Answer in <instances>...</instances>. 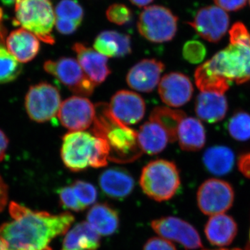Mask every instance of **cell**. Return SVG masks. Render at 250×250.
<instances>
[{
  "label": "cell",
  "mask_w": 250,
  "mask_h": 250,
  "mask_svg": "<svg viewBox=\"0 0 250 250\" xmlns=\"http://www.w3.org/2000/svg\"><path fill=\"white\" fill-rule=\"evenodd\" d=\"M11 220L0 226V238L12 250H52L54 238L66 233L75 222L70 212L52 214L12 202Z\"/></svg>",
  "instance_id": "obj_1"
},
{
  "label": "cell",
  "mask_w": 250,
  "mask_h": 250,
  "mask_svg": "<svg viewBox=\"0 0 250 250\" xmlns=\"http://www.w3.org/2000/svg\"><path fill=\"white\" fill-rule=\"evenodd\" d=\"M250 80V31L229 36V44L197 67L195 81L201 92L225 94L231 83Z\"/></svg>",
  "instance_id": "obj_2"
},
{
  "label": "cell",
  "mask_w": 250,
  "mask_h": 250,
  "mask_svg": "<svg viewBox=\"0 0 250 250\" xmlns=\"http://www.w3.org/2000/svg\"><path fill=\"white\" fill-rule=\"evenodd\" d=\"M92 134L103 139L108 149V161L125 164L139 159L143 154L138 132L114 116L108 104L95 105Z\"/></svg>",
  "instance_id": "obj_3"
},
{
  "label": "cell",
  "mask_w": 250,
  "mask_h": 250,
  "mask_svg": "<svg viewBox=\"0 0 250 250\" xmlns=\"http://www.w3.org/2000/svg\"><path fill=\"white\" fill-rule=\"evenodd\" d=\"M108 154L105 141L88 131H71L62 138L61 156L64 165L72 172L105 167Z\"/></svg>",
  "instance_id": "obj_4"
},
{
  "label": "cell",
  "mask_w": 250,
  "mask_h": 250,
  "mask_svg": "<svg viewBox=\"0 0 250 250\" xmlns=\"http://www.w3.org/2000/svg\"><path fill=\"white\" fill-rule=\"evenodd\" d=\"M139 183L143 192L149 198L156 202L167 201L178 191L180 174L174 162L157 159L143 167Z\"/></svg>",
  "instance_id": "obj_5"
},
{
  "label": "cell",
  "mask_w": 250,
  "mask_h": 250,
  "mask_svg": "<svg viewBox=\"0 0 250 250\" xmlns=\"http://www.w3.org/2000/svg\"><path fill=\"white\" fill-rule=\"evenodd\" d=\"M55 21V11L49 0H18L15 4L14 24L50 45L55 42L52 36Z\"/></svg>",
  "instance_id": "obj_6"
},
{
  "label": "cell",
  "mask_w": 250,
  "mask_h": 250,
  "mask_svg": "<svg viewBox=\"0 0 250 250\" xmlns=\"http://www.w3.org/2000/svg\"><path fill=\"white\" fill-rule=\"evenodd\" d=\"M178 18L160 5L145 8L140 14L137 28L141 36L155 43L172 41L177 34Z\"/></svg>",
  "instance_id": "obj_7"
},
{
  "label": "cell",
  "mask_w": 250,
  "mask_h": 250,
  "mask_svg": "<svg viewBox=\"0 0 250 250\" xmlns=\"http://www.w3.org/2000/svg\"><path fill=\"white\" fill-rule=\"evenodd\" d=\"M61 105L62 99L59 90L47 82L32 85L26 95V111L29 118L36 123L55 119Z\"/></svg>",
  "instance_id": "obj_8"
},
{
  "label": "cell",
  "mask_w": 250,
  "mask_h": 250,
  "mask_svg": "<svg viewBox=\"0 0 250 250\" xmlns=\"http://www.w3.org/2000/svg\"><path fill=\"white\" fill-rule=\"evenodd\" d=\"M44 69L78 96H90L96 86L75 59L61 57L47 61Z\"/></svg>",
  "instance_id": "obj_9"
},
{
  "label": "cell",
  "mask_w": 250,
  "mask_h": 250,
  "mask_svg": "<svg viewBox=\"0 0 250 250\" xmlns=\"http://www.w3.org/2000/svg\"><path fill=\"white\" fill-rule=\"evenodd\" d=\"M197 201L200 210L205 215L222 214L232 207L234 191L225 181L207 179L199 188Z\"/></svg>",
  "instance_id": "obj_10"
},
{
  "label": "cell",
  "mask_w": 250,
  "mask_h": 250,
  "mask_svg": "<svg viewBox=\"0 0 250 250\" xmlns=\"http://www.w3.org/2000/svg\"><path fill=\"white\" fill-rule=\"evenodd\" d=\"M151 228L161 238L177 242L186 250H197L202 247L201 238L196 229L182 219L162 217L152 220Z\"/></svg>",
  "instance_id": "obj_11"
},
{
  "label": "cell",
  "mask_w": 250,
  "mask_h": 250,
  "mask_svg": "<svg viewBox=\"0 0 250 250\" xmlns=\"http://www.w3.org/2000/svg\"><path fill=\"white\" fill-rule=\"evenodd\" d=\"M230 18L228 13L218 6L199 9L193 20L188 22L199 36L210 42H218L227 34Z\"/></svg>",
  "instance_id": "obj_12"
},
{
  "label": "cell",
  "mask_w": 250,
  "mask_h": 250,
  "mask_svg": "<svg viewBox=\"0 0 250 250\" xmlns=\"http://www.w3.org/2000/svg\"><path fill=\"white\" fill-rule=\"evenodd\" d=\"M95 117V105L82 96H72L64 100L58 113L61 124L71 131L88 129L93 124Z\"/></svg>",
  "instance_id": "obj_13"
},
{
  "label": "cell",
  "mask_w": 250,
  "mask_h": 250,
  "mask_svg": "<svg viewBox=\"0 0 250 250\" xmlns=\"http://www.w3.org/2000/svg\"><path fill=\"white\" fill-rule=\"evenodd\" d=\"M159 96L170 107H180L191 100L193 86L191 81L181 72H170L162 77L159 84Z\"/></svg>",
  "instance_id": "obj_14"
},
{
  "label": "cell",
  "mask_w": 250,
  "mask_h": 250,
  "mask_svg": "<svg viewBox=\"0 0 250 250\" xmlns=\"http://www.w3.org/2000/svg\"><path fill=\"white\" fill-rule=\"evenodd\" d=\"M108 106L114 116L127 126L139 123L146 113V103L142 97L130 90L117 92Z\"/></svg>",
  "instance_id": "obj_15"
},
{
  "label": "cell",
  "mask_w": 250,
  "mask_h": 250,
  "mask_svg": "<svg viewBox=\"0 0 250 250\" xmlns=\"http://www.w3.org/2000/svg\"><path fill=\"white\" fill-rule=\"evenodd\" d=\"M165 65L154 59H146L135 64L126 75L127 84L132 89L150 93L159 83Z\"/></svg>",
  "instance_id": "obj_16"
},
{
  "label": "cell",
  "mask_w": 250,
  "mask_h": 250,
  "mask_svg": "<svg viewBox=\"0 0 250 250\" xmlns=\"http://www.w3.org/2000/svg\"><path fill=\"white\" fill-rule=\"evenodd\" d=\"M72 50L76 54L83 71L95 85L101 84L111 73L108 65V58L95 49L82 42H75Z\"/></svg>",
  "instance_id": "obj_17"
},
{
  "label": "cell",
  "mask_w": 250,
  "mask_h": 250,
  "mask_svg": "<svg viewBox=\"0 0 250 250\" xmlns=\"http://www.w3.org/2000/svg\"><path fill=\"white\" fill-rule=\"evenodd\" d=\"M99 185L106 196L113 200H123L134 190L135 182L127 170L112 167L100 174Z\"/></svg>",
  "instance_id": "obj_18"
},
{
  "label": "cell",
  "mask_w": 250,
  "mask_h": 250,
  "mask_svg": "<svg viewBox=\"0 0 250 250\" xmlns=\"http://www.w3.org/2000/svg\"><path fill=\"white\" fill-rule=\"evenodd\" d=\"M5 44L10 53L20 62L33 60L40 50V40L30 31L21 28L6 37Z\"/></svg>",
  "instance_id": "obj_19"
},
{
  "label": "cell",
  "mask_w": 250,
  "mask_h": 250,
  "mask_svg": "<svg viewBox=\"0 0 250 250\" xmlns=\"http://www.w3.org/2000/svg\"><path fill=\"white\" fill-rule=\"evenodd\" d=\"M195 110L199 119L208 123H218L228 113V100L225 94L201 92L197 97Z\"/></svg>",
  "instance_id": "obj_20"
},
{
  "label": "cell",
  "mask_w": 250,
  "mask_h": 250,
  "mask_svg": "<svg viewBox=\"0 0 250 250\" xmlns=\"http://www.w3.org/2000/svg\"><path fill=\"white\" fill-rule=\"evenodd\" d=\"M87 223L100 236L114 234L120 228V215L118 210L107 203L93 205L86 215Z\"/></svg>",
  "instance_id": "obj_21"
},
{
  "label": "cell",
  "mask_w": 250,
  "mask_h": 250,
  "mask_svg": "<svg viewBox=\"0 0 250 250\" xmlns=\"http://www.w3.org/2000/svg\"><path fill=\"white\" fill-rule=\"evenodd\" d=\"M93 47L97 52L107 58L126 57L132 51L129 35L111 30L100 33L94 41Z\"/></svg>",
  "instance_id": "obj_22"
},
{
  "label": "cell",
  "mask_w": 250,
  "mask_h": 250,
  "mask_svg": "<svg viewBox=\"0 0 250 250\" xmlns=\"http://www.w3.org/2000/svg\"><path fill=\"white\" fill-rule=\"evenodd\" d=\"M100 236L87 222L77 223L65 233L61 250H98Z\"/></svg>",
  "instance_id": "obj_23"
},
{
  "label": "cell",
  "mask_w": 250,
  "mask_h": 250,
  "mask_svg": "<svg viewBox=\"0 0 250 250\" xmlns=\"http://www.w3.org/2000/svg\"><path fill=\"white\" fill-rule=\"evenodd\" d=\"M205 231L210 243L213 246L224 247L232 243L236 236L238 227L231 216L222 213L210 218L206 225Z\"/></svg>",
  "instance_id": "obj_24"
},
{
  "label": "cell",
  "mask_w": 250,
  "mask_h": 250,
  "mask_svg": "<svg viewBox=\"0 0 250 250\" xmlns=\"http://www.w3.org/2000/svg\"><path fill=\"white\" fill-rule=\"evenodd\" d=\"M179 146L184 151L197 152L205 146L207 134L201 121L192 117H186L177 132Z\"/></svg>",
  "instance_id": "obj_25"
},
{
  "label": "cell",
  "mask_w": 250,
  "mask_h": 250,
  "mask_svg": "<svg viewBox=\"0 0 250 250\" xmlns=\"http://www.w3.org/2000/svg\"><path fill=\"white\" fill-rule=\"evenodd\" d=\"M140 146L143 152L154 155L165 149L170 142L166 130L155 122L147 121L140 127L138 132Z\"/></svg>",
  "instance_id": "obj_26"
},
{
  "label": "cell",
  "mask_w": 250,
  "mask_h": 250,
  "mask_svg": "<svg viewBox=\"0 0 250 250\" xmlns=\"http://www.w3.org/2000/svg\"><path fill=\"white\" fill-rule=\"evenodd\" d=\"M234 153L225 146H213L207 149L203 155V163L210 173L222 176L232 170Z\"/></svg>",
  "instance_id": "obj_27"
},
{
  "label": "cell",
  "mask_w": 250,
  "mask_h": 250,
  "mask_svg": "<svg viewBox=\"0 0 250 250\" xmlns=\"http://www.w3.org/2000/svg\"><path fill=\"white\" fill-rule=\"evenodd\" d=\"M185 113L180 110L166 106H156L151 112L149 121L155 122L166 130L170 143L177 140L179 125L186 118Z\"/></svg>",
  "instance_id": "obj_28"
},
{
  "label": "cell",
  "mask_w": 250,
  "mask_h": 250,
  "mask_svg": "<svg viewBox=\"0 0 250 250\" xmlns=\"http://www.w3.org/2000/svg\"><path fill=\"white\" fill-rule=\"evenodd\" d=\"M22 70L21 62L15 58L4 44L0 42V83L16 80Z\"/></svg>",
  "instance_id": "obj_29"
},
{
  "label": "cell",
  "mask_w": 250,
  "mask_h": 250,
  "mask_svg": "<svg viewBox=\"0 0 250 250\" xmlns=\"http://www.w3.org/2000/svg\"><path fill=\"white\" fill-rule=\"evenodd\" d=\"M228 131L233 139L246 141L250 139V115L246 111H238L230 118Z\"/></svg>",
  "instance_id": "obj_30"
},
{
  "label": "cell",
  "mask_w": 250,
  "mask_h": 250,
  "mask_svg": "<svg viewBox=\"0 0 250 250\" xmlns=\"http://www.w3.org/2000/svg\"><path fill=\"white\" fill-rule=\"evenodd\" d=\"M56 18L64 20L81 25L83 21V8L77 0H62L56 6Z\"/></svg>",
  "instance_id": "obj_31"
},
{
  "label": "cell",
  "mask_w": 250,
  "mask_h": 250,
  "mask_svg": "<svg viewBox=\"0 0 250 250\" xmlns=\"http://www.w3.org/2000/svg\"><path fill=\"white\" fill-rule=\"evenodd\" d=\"M71 186L80 205L84 210L96 202L98 190L93 184L85 181L76 180Z\"/></svg>",
  "instance_id": "obj_32"
},
{
  "label": "cell",
  "mask_w": 250,
  "mask_h": 250,
  "mask_svg": "<svg viewBox=\"0 0 250 250\" xmlns=\"http://www.w3.org/2000/svg\"><path fill=\"white\" fill-rule=\"evenodd\" d=\"M183 57L188 62L192 64L203 62L207 55V48L200 41L190 40L187 41L183 47Z\"/></svg>",
  "instance_id": "obj_33"
},
{
  "label": "cell",
  "mask_w": 250,
  "mask_h": 250,
  "mask_svg": "<svg viewBox=\"0 0 250 250\" xmlns=\"http://www.w3.org/2000/svg\"><path fill=\"white\" fill-rule=\"evenodd\" d=\"M106 16L111 23L124 25L131 21L132 11L127 6L121 3L111 4L106 11Z\"/></svg>",
  "instance_id": "obj_34"
},
{
  "label": "cell",
  "mask_w": 250,
  "mask_h": 250,
  "mask_svg": "<svg viewBox=\"0 0 250 250\" xmlns=\"http://www.w3.org/2000/svg\"><path fill=\"white\" fill-rule=\"evenodd\" d=\"M58 195L61 205L65 209L74 212H81L84 210L80 205L72 186L61 188Z\"/></svg>",
  "instance_id": "obj_35"
},
{
  "label": "cell",
  "mask_w": 250,
  "mask_h": 250,
  "mask_svg": "<svg viewBox=\"0 0 250 250\" xmlns=\"http://www.w3.org/2000/svg\"><path fill=\"white\" fill-rule=\"evenodd\" d=\"M143 250H177L175 246L165 238L152 237L143 247Z\"/></svg>",
  "instance_id": "obj_36"
},
{
  "label": "cell",
  "mask_w": 250,
  "mask_h": 250,
  "mask_svg": "<svg viewBox=\"0 0 250 250\" xmlns=\"http://www.w3.org/2000/svg\"><path fill=\"white\" fill-rule=\"evenodd\" d=\"M216 6L225 11L235 12L239 11L246 6L248 0H213Z\"/></svg>",
  "instance_id": "obj_37"
},
{
  "label": "cell",
  "mask_w": 250,
  "mask_h": 250,
  "mask_svg": "<svg viewBox=\"0 0 250 250\" xmlns=\"http://www.w3.org/2000/svg\"><path fill=\"white\" fill-rule=\"evenodd\" d=\"M55 27L60 34H64V35H70V34L75 33L80 27V25L75 23L56 18Z\"/></svg>",
  "instance_id": "obj_38"
},
{
  "label": "cell",
  "mask_w": 250,
  "mask_h": 250,
  "mask_svg": "<svg viewBox=\"0 0 250 250\" xmlns=\"http://www.w3.org/2000/svg\"><path fill=\"white\" fill-rule=\"evenodd\" d=\"M238 168L243 175L250 179V152L243 154L238 159Z\"/></svg>",
  "instance_id": "obj_39"
},
{
  "label": "cell",
  "mask_w": 250,
  "mask_h": 250,
  "mask_svg": "<svg viewBox=\"0 0 250 250\" xmlns=\"http://www.w3.org/2000/svg\"><path fill=\"white\" fill-rule=\"evenodd\" d=\"M8 200V188L0 176V212L4 210Z\"/></svg>",
  "instance_id": "obj_40"
},
{
  "label": "cell",
  "mask_w": 250,
  "mask_h": 250,
  "mask_svg": "<svg viewBox=\"0 0 250 250\" xmlns=\"http://www.w3.org/2000/svg\"><path fill=\"white\" fill-rule=\"evenodd\" d=\"M9 146V139L6 134L0 129V161L4 160Z\"/></svg>",
  "instance_id": "obj_41"
},
{
  "label": "cell",
  "mask_w": 250,
  "mask_h": 250,
  "mask_svg": "<svg viewBox=\"0 0 250 250\" xmlns=\"http://www.w3.org/2000/svg\"><path fill=\"white\" fill-rule=\"evenodd\" d=\"M3 11L2 9L0 8V42L5 44V39H6V29L2 25L1 21H2Z\"/></svg>",
  "instance_id": "obj_42"
},
{
  "label": "cell",
  "mask_w": 250,
  "mask_h": 250,
  "mask_svg": "<svg viewBox=\"0 0 250 250\" xmlns=\"http://www.w3.org/2000/svg\"><path fill=\"white\" fill-rule=\"evenodd\" d=\"M154 0H129L130 2L132 3L138 7H147L148 5L151 4Z\"/></svg>",
  "instance_id": "obj_43"
},
{
  "label": "cell",
  "mask_w": 250,
  "mask_h": 250,
  "mask_svg": "<svg viewBox=\"0 0 250 250\" xmlns=\"http://www.w3.org/2000/svg\"><path fill=\"white\" fill-rule=\"evenodd\" d=\"M0 250H12L8 246V245L5 243L4 240L0 238Z\"/></svg>",
  "instance_id": "obj_44"
},
{
  "label": "cell",
  "mask_w": 250,
  "mask_h": 250,
  "mask_svg": "<svg viewBox=\"0 0 250 250\" xmlns=\"http://www.w3.org/2000/svg\"><path fill=\"white\" fill-rule=\"evenodd\" d=\"M18 0H1V3L5 6H10L16 4Z\"/></svg>",
  "instance_id": "obj_45"
},
{
  "label": "cell",
  "mask_w": 250,
  "mask_h": 250,
  "mask_svg": "<svg viewBox=\"0 0 250 250\" xmlns=\"http://www.w3.org/2000/svg\"><path fill=\"white\" fill-rule=\"evenodd\" d=\"M240 250V249H231V250L221 249V250Z\"/></svg>",
  "instance_id": "obj_46"
},
{
  "label": "cell",
  "mask_w": 250,
  "mask_h": 250,
  "mask_svg": "<svg viewBox=\"0 0 250 250\" xmlns=\"http://www.w3.org/2000/svg\"><path fill=\"white\" fill-rule=\"evenodd\" d=\"M249 3H250V0H249Z\"/></svg>",
  "instance_id": "obj_47"
},
{
  "label": "cell",
  "mask_w": 250,
  "mask_h": 250,
  "mask_svg": "<svg viewBox=\"0 0 250 250\" xmlns=\"http://www.w3.org/2000/svg\"></svg>",
  "instance_id": "obj_48"
}]
</instances>
